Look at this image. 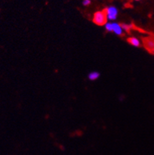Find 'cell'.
Masks as SVG:
<instances>
[{"label":"cell","mask_w":154,"mask_h":155,"mask_svg":"<svg viewBox=\"0 0 154 155\" xmlns=\"http://www.w3.org/2000/svg\"><path fill=\"white\" fill-rule=\"evenodd\" d=\"M83 4L85 6H87V5H90L91 4V0H83Z\"/></svg>","instance_id":"9c48e42d"},{"label":"cell","mask_w":154,"mask_h":155,"mask_svg":"<svg viewBox=\"0 0 154 155\" xmlns=\"http://www.w3.org/2000/svg\"><path fill=\"white\" fill-rule=\"evenodd\" d=\"M129 43H130L132 46H135V47H138V46H140V42H139V39L136 37H131L128 39Z\"/></svg>","instance_id":"5b68a950"},{"label":"cell","mask_w":154,"mask_h":155,"mask_svg":"<svg viewBox=\"0 0 154 155\" xmlns=\"http://www.w3.org/2000/svg\"><path fill=\"white\" fill-rule=\"evenodd\" d=\"M104 11L106 15L107 19H109L110 21H114L116 19L117 15H118V9L116 7L110 5V6L107 7Z\"/></svg>","instance_id":"7a4b0ae2"},{"label":"cell","mask_w":154,"mask_h":155,"mask_svg":"<svg viewBox=\"0 0 154 155\" xmlns=\"http://www.w3.org/2000/svg\"><path fill=\"white\" fill-rule=\"evenodd\" d=\"M135 1H139V0H135Z\"/></svg>","instance_id":"8fae6325"},{"label":"cell","mask_w":154,"mask_h":155,"mask_svg":"<svg viewBox=\"0 0 154 155\" xmlns=\"http://www.w3.org/2000/svg\"><path fill=\"white\" fill-rule=\"evenodd\" d=\"M93 22L98 26H103L107 22V17L105 11H97L93 15Z\"/></svg>","instance_id":"6da1fadb"},{"label":"cell","mask_w":154,"mask_h":155,"mask_svg":"<svg viewBox=\"0 0 154 155\" xmlns=\"http://www.w3.org/2000/svg\"><path fill=\"white\" fill-rule=\"evenodd\" d=\"M151 52H152V53H153V54H154V49H153V50H152V51H151Z\"/></svg>","instance_id":"30bf717a"},{"label":"cell","mask_w":154,"mask_h":155,"mask_svg":"<svg viewBox=\"0 0 154 155\" xmlns=\"http://www.w3.org/2000/svg\"><path fill=\"white\" fill-rule=\"evenodd\" d=\"M100 77V74L99 72L97 71H93L89 74L88 77L90 80H96L97 79H99V77Z\"/></svg>","instance_id":"8992f818"},{"label":"cell","mask_w":154,"mask_h":155,"mask_svg":"<svg viewBox=\"0 0 154 155\" xmlns=\"http://www.w3.org/2000/svg\"><path fill=\"white\" fill-rule=\"evenodd\" d=\"M123 29L120 24L116 23V22H113V32L116 35L120 36L123 34Z\"/></svg>","instance_id":"277c9868"},{"label":"cell","mask_w":154,"mask_h":155,"mask_svg":"<svg viewBox=\"0 0 154 155\" xmlns=\"http://www.w3.org/2000/svg\"><path fill=\"white\" fill-rule=\"evenodd\" d=\"M144 45L146 49L152 51L154 49V36L148 37L144 39Z\"/></svg>","instance_id":"3957f363"},{"label":"cell","mask_w":154,"mask_h":155,"mask_svg":"<svg viewBox=\"0 0 154 155\" xmlns=\"http://www.w3.org/2000/svg\"><path fill=\"white\" fill-rule=\"evenodd\" d=\"M121 26H122L123 29L125 31L129 30V29L132 28V26H131V25H129V24H126V23H123L122 25H121Z\"/></svg>","instance_id":"ba28073f"},{"label":"cell","mask_w":154,"mask_h":155,"mask_svg":"<svg viewBox=\"0 0 154 155\" xmlns=\"http://www.w3.org/2000/svg\"><path fill=\"white\" fill-rule=\"evenodd\" d=\"M105 28L108 32H113V22H107L105 24Z\"/></svg>","instance_id":"52a82bcc"}]
</instances>
